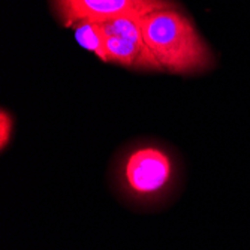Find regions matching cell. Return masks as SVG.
I'll return each mask as SVG.
<instances>
[{
    "label": "cell",
    "mask_w": 250,
    "mask_h": 250,
    "mask_svg": "<svg viewBox=\"0 0 250 250\" xmlns=\"http://www.w3.org/2000/svg\"><path fill=\"white\" fill-rule=\"evenodd\" d=\"M141 29L162 71L172 74L204 72L214 62L210 47L193 21L177 6L147 14L141 18Z\"/></svg>",
    "instance_id": "1"
},
{
    "label": "cell",
    "mask_w": 250,
    "mask_h": 250,
    "mask_svg": "<svg viewBox=\"0 0 250 250\" xmlns=\"http://www.w3.org/2000/svg\"><path fill=\"white\" fill-rule=\"evenodd\" d=\"M175 164L159 147L144 146L132 150L120 165L119 181L123 192L135 201H154L172 188Z\"/></svg>",
    "instance_id": "2"
},
{
    "label": "cell",
    "mask_w": 250,
    "mask_h": 250,
    "mask_svg": "<svg viewBox=\"0 0 250 250\" xmlns=\"http://www.w3.org/2000/svg\"><path fill=\"white\" fill-rule=\"evenodd\" d=\"M64 27L81 21L106 22L123 17L143 18L150 12L175 8L172 0H53Z\"/></svg>",
    "instance_id": "3"
},
{
    "label": "cell",
    "mask_w": 250,
    "mask_h": 250,
    "mask_svg": "<svg viewBox=\"0 0 250 250\" xmlns=\"http://www.w3.org/2000/svg\"><path fill=\"white\" fill-rule=\"evenodd\" d=\"M108 63H117L129 69L162 71L161 64L150 51L141 29V18L123 17L101 22Z\"/></svg>",
    "instance_id": "4"
},
{
    "label": "cell",
    "mask_w": 250,
    "mask_h": 250,
    "mask_svg": "<svg viewBox=\"0 0 250 250\" xmlns=\"http://www.w3.org/2000/svg\"><path fill=\"white\" fill-rule=\"evenodd\" d=\"M75 30V39L83 48L93 53L99 60L108 63L106 45H105V35L102 30L101 22L93 21H81L72 26Z\"/></svg>",
    "instance_id": "5"
},
{
    "label": "cell",
    "mask_w": 250,
    "mask_h": 250,
    "mask_svg": "<svg viewBox=\"0 0 250 250\" xmlns=\"http://www.w3.org/2000/svg\"><path fill=\"white\" fill-rule=\"evenodd\" d=\"M12 129H14V122L11 114L5 109L0 111V148L5 150L8 143L11 141V135H12Z\"/></svg>",
    "instance_id": "6"
}]
</instances>
